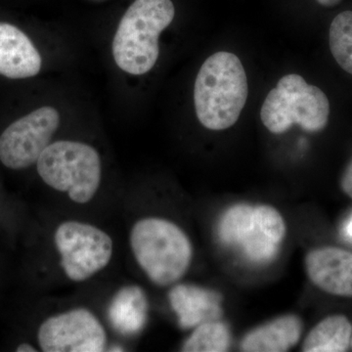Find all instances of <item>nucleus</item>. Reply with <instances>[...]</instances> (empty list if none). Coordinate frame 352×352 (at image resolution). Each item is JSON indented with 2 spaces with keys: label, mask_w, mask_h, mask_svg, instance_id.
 <instances>
[{
  "label": "nucleus",
  "mask_w": 352,
  "mask_h": 352,
  "mask_svg": "<svg viewBox=\"0 0 352 352\" xmlns=\"http://www.w3.org/2000/svg\"><path fill=\"white\" fill-rule=\"evenodd\" d=\"M249 95L242 62L235 54L220 51L201 65L194 87L197 118L206 129L224 131L239 120Z\"/></svg>",
  "instance_id": "obj_1"
},
{
  "label": "nucleus",
  "mask_w": 352,
  "mask_h": 352,
  "mask_svg": "<svg viewBox=\"0 0 352 352\" xmlns=\"http://www.w3.org/2000/svg\"><path fill=\"white\" fill-rule=\"evenodd\" d=\"M171 0H135L122 16L113 39V56L132 76L149 73L159 58V38L175 19Z\"/></svg>",
  "instance_id": "obj_2"
},
{
  "label": "nucleus",
  "mask_w": 352,
  "mask_h": 352,
  "mask_svg": "<svg viewBox=\"0 0 352 352\" xmlns=\"http://www.w3.org/2000/svg\"><path fill=\"white\" fill-rule=\"evenodd\" d=\"M134 258L153 284L170 286L188 271L193 247L187 234L175 222L161 217L136 221L129 234Z\"/></svg>",
  "instance_id": "obj_3"
},
{
  "label": "nucleus",
  "mask_w": 352,
  "mask_h": 352,
  "mask_svg": "<svg viewBox=\"0 0 352 352\" xmlns=\"http://www.w3.org/2000/svg\"><path fill=\"white\" fill-rule=\"evenodd\" d=\"M36 170L46 185L68 194L72 201L80 205L89 203L101 184L98 152L78 141L51 143L36 162Z\"/></svg>",
  "instance_id": "obj_4"
},
{
  "label": "nucleus",
  "mask_w": 352,
  "mask_h": 352,
  "mask_svg": "<svg viewBox=\"0 0 352 352\" xmlns=\"http://www.w3.org/2000/svg\"><path fill=\"white\" fill-rule=\"evenodd\" d=\"M330 117L328 97L302 76L289 74L270 90L261 110L263 126L274 134L285 133L298 124L307 132H319L327 126Z\"/></svg>",
  "instance_id": "obj_5"
},
{
  "label": "nucleus",
  "mask_w": 352,
  "mask_h": 352,
  "mask_svg": "<svg viewBox=\"0 0 352 352\" xmlns=\"http://www.w3.org/2000/svg\"><path fill=\"white\" fill-rule=\"evenodd\" d=\"M286 234L284 217L267 205L237 204L222 215L219 226L220 241L240 248L245 258L256 264L274 261Z\"/></svg>",
  "instance_id": "obj_6"
},
{
  "label": "nucleus",
  "mask_w": 352,
  "mask_h": 352,
  "mask_svg": "<svg viewBox=\"0 0 352 352\" xmlns=\"http://www.w3.org/2000/svg\"><path fill=\"white\" fill-rule=\"evenodd\" d=\"M54 243L65 274L74 282L94 277L110 263L113 256L110 235L85 222H62L55 231Z\"/></svg>",
  "instance_id": "obj_7"
},
{
  "label": "nucleus",
  "mask_w": 352,
  "mask_h": 352,
  "mask_svg": "<svg viewBox=\"0 0 352 352\" xmlns=\"http://www.w3.org/2000/svg\"><path fill=\"white\" fill-rule=\"evenodd\" d=\"M60 124L56 109L44 106L7 127L0 136V162L11 170L36 164Z\"/></svg>",
  "instance_id": "obj_8"
},
{
  "label": "nucleus",
  "mask_w": 352,
  "mask_h": 352,
  "mask_svg": "<svg viewBox=\"0 0 352 352\" xmlns=\"http://www.w3.org/2000/svg\"><path fill=\"white\" fill-rule=\"evenodd\" d=\"M38 340L44 352H101L107 346V333L90 310L74 308L44 320Z\"/></svg>",
  "instance_id": "obj_9"
},
{
  "label": "nucleus",
  "mask_w": 352,
  "mask_h": 352,
  "mask_svg": "<svg viewBox=\"0 0 352 352\" xmlns=\"http://www.w3.org/2000/svg\"><path fill=\"white\" fill-rule=\"evenodd\" d=\"M310 281L330 295L352 298V252L337 247L312 250L305 256Z\"/></svg>",
  "instance_id": "obj_10"
},
{
  "label": "nucleus",
  "mask_w": 352,
  "mask_h": 352,
  "mask_svg": "<svg viewBox=\"0 0 352 352\" xmlns=\"http://www.w3.org/2000/svg\"><path fill=\"white\" fill-rule=\"evenodd\" d=\"M41 54L27 34L0 23V75L13 80L32 78L41 72Z\"/></svg>",
  "instance_id": "obj_11"
},
{
  "label": "nucleus",
  "mask_w": 352,
  "mask_h": 352,
  "mask_svg": "<svg viewBox=\"0 0 352 352\" xmlns=\"http://www.w3.org/2000/svg\"><path fill=\"white\" fill-rule=\"evenodd\" d=\"M168 298L179 325L184 329L217 320L221 315V298L210 289L193 285H177L171 289Z\"/></svg>",
  "instance_id": "obj_12"
},
{
  "label": "nucleus",
  "mask_w": 352,
  "mask_h": 352,
  "mask_svg": "<svg viewBox=\"0 0 352 352\" xmlns=\"http://www.w3.org/2000/svg\"><path fill=\"white\" fill-rule=\"evenodd\" d=\"M302 322L296 315H284L248 333L240 344L247 352H285L300 342Z\"/></svg>",
  "instance_id": "obj_13"
},
{
  "label": "nucleus",
  "mask_w": 352,
  "mask_h": 352,
  "mask_svg": "<svg viewBox=\"0 0 352 352\" xmlns=\"http://www.w3.org/2000/svg\"><path fill=\"white\" fill-rule=\"evenodd\" d=\"M352 325L344 315H331L319 322L303 342L305 352H344L351 344Z\"/></svg>",
  "instance_id": "obj_14"
},
{
  "label": "nucleus",
  "mask_w": 352,
  "mask_h": 352,
  "mask_svg": "<svg viewBox=\"0 0 352 352\" xmlns=\"http://www.w3.org/2000/svg\"><path fill=\"white\" fill-rule=\"evenodd\" d=\"M148 302L144 292L139 287L120 289L113 298L109 315L116 329L122 333H134L141 330L147 320Z\"/></svg>",
  "instance_id": "obj_15"
},
{
  "label": "nucleus",
  "mask_w": 352,
  "mask_h": 352,
  "mask_svg": "<svg viewBox=\"0 0 352 352\" xmlns=\"http://www.w3.org/2000/svg\"><path fill=\"white\" fill-rule=\"evenodd\" d=\"M231 344V333L228 326L219 320L204 322L185 340L182 351L223 352Z\"/></svg>",
  "instance_id": "obj_16"
},
{
  "label": "nucleus",
  "mask_w": 352,
  "mask_h": 352,
  "mask_svg": "<svg viewBox=\"0 0 352 352\" xmlns=\"http://www.w3.org/2000/svg\"><path fill=\"white\" fill-rule=\"evenodd\" d=\"M329 44L336 62L352 75V11L336 16L329 31Z\"/></svg>",
  "instance_id": "obj_17"
},
{
  "label": "nucleus",
  "mask_w": 352,
  "mask_h": 352,
  "mask_svg": "<svg viewBox=\"0 0 352 352\" xmlns=\"http://www.w3.org/2000/svg\"><path fill=\"white\" fill-rule=\"evenodd\" d=\"M340 187L342 191L352 199V160L347 164L346 170L342 173V179H340Z\"/></svg>",
  "instance_id": "obj_18"
},
{
  "label": "nucleus",
  "mask_w": 352,
  "mask_h": 352,
  "mask_svg": "<svg viewBox=\"0 0 352 352\" xmlns=\"http://www.w3.org/2000/svg\"><path fill=\"white\" fill-rule=\"evenodd\" d=\"M17 352H36L38 349L36 347L32 346V344H21L20 346H17V349H16Z\"/></svg>",
  "instance_id": "obj_19"
},
{
  "label": "nucleus",
  "mask_w": 352,
  "mask_h": 352,
  "mask_svg": "<svg viewBox=\"0 0 352 352\" xmlns=\"http://www.w3.org/2000/svg\"><path fill=\"white\" fill-rule=\"evenodd\" d=\"M316 1L325 7H333L338 6L342 0H316Z\"/></svg>",
  "instance_id": "obj_20"
},
{
  "label": "nucleus",
  "mask_w": 352,
  "mask_h": 352,
  "mask_svg": "<svg viewBox=\"0 0 352 352\" xmlns=\"http://www.w3.org/2000/svg\"><path fill=\"white\" fill-rule=\"evenodd\" d=\"M346 232L349 237L352 238V217L346 226Z\"/></svg>",
  "instance_id": "obj_21"
},
{
  "label": "nucleus",
  "mask_w": 352,
  "mask_h": 352,
  "mask_svg": "<svg viewBox=\"0 0 352 352\" xmlns=\"http://www.w3.org/2000/svg\"><path fill=\"white\" fill-rule=\"evenodd\" d=\"M351 346H352V338H351Z\"/></svg>",
  "instance_id": "obj_22"
}]
</instances>
